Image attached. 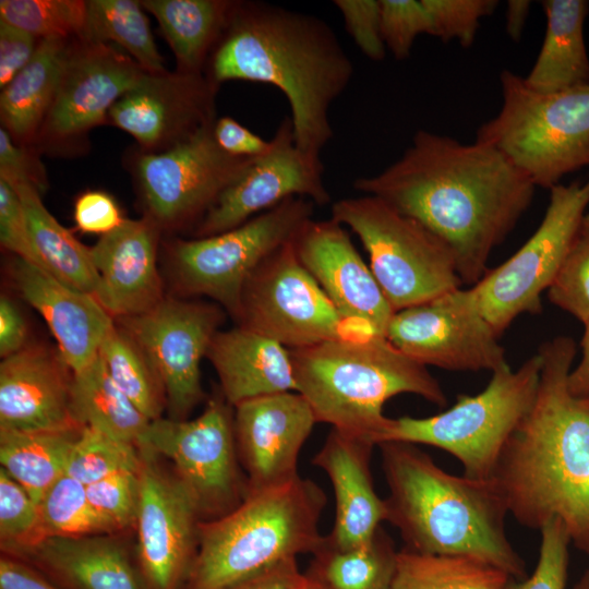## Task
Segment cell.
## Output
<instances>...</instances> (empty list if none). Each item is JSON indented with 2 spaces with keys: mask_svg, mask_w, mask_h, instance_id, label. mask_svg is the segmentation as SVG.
Returning <instances> with one entry per match:
<instances>
[{
  "mask_svg": "<svg viewBox=\"0 0 589 589\" xmlns=\"http://www.w3.org/2000/svg\"><path fill=\"white\" fill-rule=\"evenodd\" d=\"M353 189L418 220L455 255L461 284L488 272L495 247L529 208L536 187L501 152L419 130L399 159Z\"/></svg>",
  "mask_w": 589,
  "mask_h": 589,
  "instance_id": "1",
  "label": "cell"
},
{
  "mask_svg": "<svg viewBox=\"0 0 589 589\" xmlns=\"http://www.w3.org/2000/svg\"><path fill=\"white\" fill-rule=\"evenodd\" d=\"M576 351L568 336L539 347L536 397L492 479L520 525L540 530L556 518L572 544L589 555V395H574L567 384Z\"/></svg>",
  "mask_w": 589,
  "mask_h": 589,
  "instance_id": "2",
  "label": "cell"
},
{
  "mask_svg": "<svg viewBox=\"0 0 589 589\" xmlns=\"http://www.w3.org/2000/svg\"><path fill=\"white\" fill-rule=\"evenodd\" d=\"M353 63L323 19L264 1H235L205 75L277 87L290 107L293 139L321 157L334 136L333 103L346 91Z\"/></svg>",
  "mask_w": 589,
  "mask_h": 589,
  "instance_id": "3",
  "label": "cell"
},
{
  "mask_svg": "<svg viewBox=\"0 0 589 589\" xmlns=\"http://www.w3.org/2000/svg\"><path fill=\"white\" fill-rule=\"evenodd\" d=\"M377 447L388 489L385 521L399 531L405 548L470 556L513 579L527 577L526 563L506 533L508 508L492 478L452 474L414 444Z\"/></svg>",
  "mask_w": 589,
  "mask_h": 589,
  "instance_id": "4",
  "label": "cell"
},
{
  "mask_svg": "<svg viewBox=\"0 0 589 589\" xmlns=\"http://www.w3.org/2000/svg\"><path fill=\"white\" fill-rule=\"evenodd\" d=\"M296 392L317 422L376 440L387 423L384 405L413 394L444 407L445 392L428 368L408 358L384 336L359 334L290 350Z\"/></svg>",
  "mask_w": 589,
  "mask_h": 589,
  "instance_id": "5",
  "label": "cell"
},
{
  "mask_svg": "<svg viewBox=\"0 0 589 589\" xmlns=\"http://www.w3.org/2000/svg\"><path fill=\"white\" fill-rule=\"evenodd\" d=\"M326 494L301 478L250 492L228 514L199 527L197 551L182 589H228L283 561L313 554L324 542Z\"/></svg>",
  "mask_w": 589,
  "mask_h": 589,
  "instance_id": "6",
  "label": "cell"
},
{
  "mask_svg": "<svg viewBox=\"0 0 589 589\" xmlns=\"http://www.w3.org/2000/svg\"><path fill=\"white\" fill-rule=\"evenodd\" d=\"M500 83L501 108L478 128L477 142L501 152L536 188L550 190L589 167V84L544 93L509 70Z\"/></svg>",
  "mask_w": 589,
  "mask_h": 589,
  "instance_id": "7",
  "label": "cell"
},
{
  "mask_svg": "<svg viewBox=\"0 0 589 589\" xmlns=\"http://www.w3.org/2000/svg\"><path fill=\"white\" fill-rule=\"evenodd\" d=\"M541 371L538 353L517 370L505 363L494 370L477 395H459L447 410L425 418H388L376 440L441 448L461 464L464 474L491 479L500 455L530 409Z\"/></svg>",
  "mask_w": 589,
  "mask_h": 589,
  "instance_id": "8",
  "label": "cell"
},
{
  "mask_svg": "<svg viewBox=\"0 0 589 589\" xmlns=\"http://www.w3.org/2000/svg\"><path fill=\"white\" fill-rule=\"evenodd\" d=\"M330 213L360 239L370 269L395 312L460 287L450 248L383 200L366 194L345 197L332 205Z\"/></svg>",
  "mask_w": 589,
  "mask_h": 589,
  "instance_id": "9",
  "label": "cell"
},
{
  "mask_svg": "<svg viewBox=\"0 0 589 589\" xmlns=\"http://www.w3.org/2000/svg\"><path fill=\"white\" fill-rule=\"evenodd\" d=\"M313 212L311 200L290 197L228 231L173 240L168 252L175 289L182 297H207L233 317L250 275L292 241Z\"/></svg>",
  "mask_w": 589,
  "mask_h": 589,
  "instance_id": "10",
  "label": "cell"
},
{
  "mask_svg": "<svg viewBox=\"0 0 589 589\" xmlns=\"http://www.w3.org/2000/svg\"><path fill=\"white\" fill-rule=\"evenodd\" d=\"M231 407L223 395L215 396L195 419L151 421L137 445L172 462L202 521L228 514L249 494L247 476L239 468Z\"/></svg>",
  "mask_w": 589,
  "mask_h": 589,
  "instance_id": "11",
  "label": "cell"
},
{
  "mask_svg": "<svg viewBox=\"0 0 589 589\" xmlns=\"http://www.w3.org/2000/svg\"><path fill=\"white\" fill-rule=\"evenodd\" d=\"M589 205V178L550 189L544 216L532 236L474 285L482 312L501 336L521 314L542 311L551 286Z\"/></svg>",
  "mask_w": 589,
  "mask_h": 589,
  "instance_id": "12",
  "label": "cell"
},
{
  "mask_svg": "<svg viewBox=\"0 0 589 589\" xmlns=\"http://www.w3.org/2000/svg\"><path fill=\"white\" fill-rule=\"evenodd\" d=\"M237 326L276 340L289 350L359 334L299 262L292 241L267 256L245 281Z\"/></svg>",
  "mask_w": 589,
  "mask_h": 589,
  "instance_id": "13",
  "label": "cell"
},
{
  "mask_svg": "<svg viewBox=\"0 0 589 589\" xmlns=\"http://www.w3.org/2000/svg\"><path fill=\"white\" fill-rule=\"evenodd\" d=\"M213 127L214 122L166 151L142 152L134 160L145 216L161 231L191 225L195 228L256 158L224 152L215 141Z\"/></svg>",
  "mask_w": 589,
  "mask_h": 589,
  "instance_id": "14",
  "label": "cell"
},
{
  "mask_svg": "<svg viewBox=\"0 0 589 589\" xmlns=\"http://www.w3.org/2000/svg\"><path fill=\"white\" fill-rule=\"evenodd\" d=\"M145 73L115 45L73 38L33 146L56 155L83 151L89 131L109 123L110 109Z\"/></svg>",
  "mask_w": 589,
  "mask_h": 589,
  "instance_id": "15",
  "label": "cell"
},
{
  "mask_svg": "<svg viewBox=\"0 0 589 589\" xmlns=\"http://www.w3.org/2000/svg\"><path fill=\"white\" fill-rule=\"evenodd\" d=\"M385 337L426 368L493 372L507 363L500 336L485 318L472 287H459L395 312Z\"/></svg>",
  "mask_w": 589,
  "mask_h": 589,
  "instance_id": "16",
  "label": "cell"
},
{
  "mask_svg": "<svg viewBox=\"0 0 589 589\" xmlns=\"http://www.w3.org/2000/svg\"><path fill=\"white\" fill-rule=\"evenodd\" d=\"M225 312L216 303L165 297L143 314L115 320L155 365L171 419L185 420L203 400L201 361L220 329Z\"/></svg>",
  "mask_w": 589,
  "mask_h": 589,
  "instance_id": "17",
  "label": "cell"
},
{
  "mask_svg": "<svg viewBox=\"0 0 589 589\" xmlns=\"http://www.w3.org/2000/svg\"><path fill=\"white\" fill-rule=\"evenodd\" d=\"M140 503L135 520V557L146 589H182L192 563L202 521L196 502L176 473L143 448Z\"/></svg>",
  "mask_w": 589,
  "mask_h": 589,
  "instance_id": "18",
  "label": "cell"
},
{
  "mask_svg": "<svg viewBox=\"0 0 589 589\" xmlns=\"http://www.w3.org/2000/svg\"><path fill=\"white\" fill-rule=\"evenodd\" d=\"M323 175L321 157L297 146L291 119L286 116L271 139V148L219 195L194 233L202 238L228 231L290 197L326 205L330 194Z\"/></svg>",
  "mask_w": 589,
  "mask_h": 589,
  "instance_id": "19",
  "label": "cell"
},
{
  "mask_svg": "<svg viewBox=\"0 0 589 589\" xmlns=\"http://www.w3.org/2000/svg\"><path fill=\"white\" fill-rule=\"evenodd\" d=\"M218 87L205 73L147 72L113 105L108 121L143 152H163L215 122Z\"/></svg>",
  "mask_w": 589,
  "mask_h": 589,
  "instance_id": "20",
  "label": "cell"
},
{
  "mask_svg": "<svg viewBox=\"0 0 589 589\" xmlns=\"http://www.w3.org/2000/svg\"><path fill=\"white\" fill-rule=\"evenodd\" d=\"M292 244L338 313L358 330L385 337L395 311L344 226L333 218L310 219Z\"/></svg>",
  "mask_w": 589,
  "mask_h": 589,
  "instance_id": "21",
  "label": "cell"
},
{
  "mask_svg": "<svg viewBox=\"0 0 589 589\" xmlns=\"http://www.w3.org/2000/svg\"><path fill=\"white\" fill-rule=\"evenodd\" d=\"M235 408V433L249 493L299 477L298 457L314 424L312 408L297 392L249 399Z\"/></svg>",
  "mask_w": 589,
  "mask_h": 589,
  "instance_id": "22",
  "label": "cell"
},
{
  "mask_svg": "<svg viewBox=\"0 0 589 589\" xmlns=\"http://www.w3.org/2000/svg\"><path fill=\"white\" fill-rule=\"evenodd\" d=\"M73 371L58 348L28 344L0 363V428L81 429L71 409Z\"/></svg>",
  "mask_w": 589,
  "mask_h": 589,
  "instance_id": "23",
  "label": "cell"
},
{
  "mask_svg": "<svg viewBox=\"0 0 589 589\" xmlns=\"http://www.w3.org/2000/svg\"><path fill=\"white\" fill-rule=\"evenodd\" d=\"M160 233L145 215L125 218L91 247L99 277L95 298L113 320L143 314L165 299L157 266Z\"/></svg>",
  "mask_w": 589,
  "mask_h": 589,
  "instance_id": "24",
  "label": "cell"
},
{
  "mask_svg": "<svg viewBox=\"0 0 589 589\" xmlns=\"http://www.w3.org/2000/svg\"><path fill=\"white\" fill-rule=\"evenodd\" d=\"M374 447L362 436L332 428L312 459L333 486L335 519L324 538L332 548H357L369 541L385 521V501L376 493L371 472Z\"/></svg>",
  "mask_w": 589,
  "mask_h": 589,
  "instance_id": "25",
  "label": "cell"
},
{
  "mask_svg": "<svg viewBox=\"0 0 589 589\" xmlns=\"http://www.w3.org/2000/svg\"><path fill=\"white\" fill-rule=\"evenodd\" d=\"M12 278L23 299L47 323L71 370L76 372L89 364L115 325V320L97 299L17 257Z\"/></svg>",
  "mask_w": 589,
  "mask_h": 589,
  "instance_id": "26",
  "label": "cell"
},
{
  "mask_svg": "<svg viewBox=\"0 0 589 589\" xmlns=\"http://www.w3.org/2000/svg\"><path fill=\"white\" fill-rule=\"evenodd\" d=\"M15 558L59 589H146L135 555L116 534L47 537Z\"/></svg>",
  "mask_w": 589,
  "mask_h": 589,
  "instance_id": "27",
  "label": "cell"
},
{
  "mask_svg": "<svg viewBox=\"0 0 589 589\" xmlns=\"http://www.w3.org/2000/svg\"><path fill=\"white\" fill-rule=\"evenodd\" d=\"M206 358L232 408L249 399L296 392L290 350L259 333L240 326L219 329Z\"/></svg>",
  "mask_w": 589,
  "mask_h": 589,
  "instance_id": "28",
  "label": "cell"
},
{
  "mask_svg": "<svg viewBox=\"0 0 589 589\" xmlns=\"http://www.w3.org/2000/svg\"><path fill=\"white\" fill-rule=\"evenodd\" d=\"M546 25L536 62L524 77L532 89L550 93L589 84L584 25L586 0H543Z\"/></svg>",
  "mask_w": 589,
  "mask_h": 589,
  "instance_id": "29",
  "label": "cell"
},
{
  "mask_svg": "<svg viewBox=\"0 0 589 589\" xmlns=\"http://www.w3.org/2000/svg\"><path fill=\"white\" fill-rule=\"evenodd\" d=\"M72 39H40L32 60L1 88L2 127L16 143L33 146L55 97Z\"/></svg>",
  "mask_w": 589,
  "mask_h": 589,
  "instance_id": "30",
  "label": "cell"
},
{
  "mask_svg": "<svg viewBox=\"0 0 589 589\" xmlns=\"http://www.w3.org/2000/svg\"><path fill=\"white\" fill-rule=\"evenodd\" d=\"M177 60V71L205 73L209 57L228 24L235 1L144 0Z\"/></svg>",
  "mask_w": 589,
  "mask_h": 589,
  "instance_id": "31",
  "label": "cell"
},
{
  "mask_svg": "<svg viewBox=\"0 0 589 589\" xmlns=\"http://www.w3.org/2000/svg\"><path fill=\"white\" fill-rule=\"evenodd\" d=\"M71 409L81 426L136 446L151 423L112 381L99 354L73 372Z\"/></svg>",
  "mask_w": 589,
  "mask_h": 589,
  "instance_id": "32",
  "label": "cell"
},
{
  "mask_svg": "<svg viewBox=\"0 0 589 589\" xmlns=\"http://www.w3.org/2000/svg\"><path fill=\"white\" fill-rule=\"evenodd\" d=\"M11 187L21 200L32 241L47 271L67 285L95 297L99 277L91 248L49 213L36 188L25 183Z\"/></svg>",
  "mask_w": 589,
  "mask_h": 589,
  "instance_id": "33",
  "label": "cell"
},
{
  "mask_svg": "<svg viewBox=\"0 0 589 589\" xmlns=\"http://www.w3.org/2000/svg\"><path fill=\"white\" fill-rule=\"evenodd\" d=\"M81 429L19 431L0 428L3 468L38 504L62 474Z\"/></svg>",
  "mask_w": 589,
  "mask_h": 589,
  "instance_id": "34",
  "label": "cell"
},
{
  "mask_svg": "<svg viewBox=\"0 0 589 589\" xmlns=\"http://www.w3.org/2000/svg\"><path fill=\"white\" fill-rule=\"evenodd\" d=\"M397 553L381 526L369 541L353 549L338 550L324 541L304 575L320 589H390Z\"/></svg>",
  "mask_w": 589,
  "mask_h": 589,
  "instance_id": "35",
  "label": "cell"
},
{
  "mask_svg": "<svg viewBox=\"0 0 589 589\" xmlns=\"http://www.w3.org/2000/svg\"><path fill=\"white\" fill-rule=\"evenodd\" d=\"M513 579L502 569L465 555L398 551L390 589H505Z\"/></svg>",
  "mask_w": 589,
  "mask_h": 589,
  "instance_id": "36",
  "label": "cell"
},
{
  "mask_svg": "<svg viewBox=\"0 0 589 589\" xmlns=\"http://www.w3.org/2000/svg\"><path fill=\"white\" fill-rule=\"evenodd\" d=\"M81 39L120 46L145 71L166 72L140 1L89 0Z\"/></svg>",
  "mask_w": 589,
  "mask_h": 589,
  "instance_id": "37",
  "label": "cell"
},
{
  "mask_svg": "<svg viewBox=\"0 0 589 589\" xmlns=\"http://www.w3.org/2000/svg\"><path fill=\"white\" fill-rule=\"evenodd\" d=\"M98 354L116 385L148 420L163 418L167 396L161 377L143 348L116 321Z\"/></svg>",
  "mask_w": 589,
  "mask_h": 589,
  "instance_id": "38",
  "label": "cell"
},
{
  "mask_svg": "<svg viewBox=\"0 0 589 589\" xmlns=\"http://www.w3.org/2000/svg\"><path fill=\"white\" fill-rule=\"evenodd\" d=\"M38 506L46 538L117 534L94 509L86 485L65 473L49 486Z\"/></svg>",
  "mask_w": 589,
  "mask_h": 589,
  "instance_id": "39",
  "label": "cell"
},
{
  "mask_svg": "<svg viewBox=\"0 0 589 589\" xmlns=\"http://www.w3.org/2000/svg\"><path fill=\"white\" fill-rule=\"evenodd\" d=\"M141 462L136 445L84 426L70 452L64 473L88 485L120 471H137Z\"/></svg>",
  "mask_w": 589,
  "mask_h": 589,
  "instance_id": "40",
  "label": "cell"
},
{
  "mask_svg": "<svg viewBox=\"0 0 589 589\" xmlns=\"http://www.w3.org/2000/svg\"><path fill=\"white\" fill-rule=\"evenodd\" d=\"M87 2L82 0H1L0 21L38 39L80 38L86 23Z\"/></svg>",
  "mask_w": 589,
  "mask_h": 589,
  "instance_id": "41",
  "label": "cell"
},
{
  "mask_svg": "<svg viewBox=\"0 0 589 589\" xmlns=\"http://www.w3.org/2000/svg\"><path fill=\"white\" fill-rule=\"evenodd\" d=\"M45 538L38 504L1 468L0 544L2 554L19 556Z\"/></svg>",
  "mask_w": 589,
  "mask_h": 589,
  "instance_id": "42",
  "label": "cell"
},
{
  "mask_svg": "<svg viewBox=\"0 0 589 589\" xmlns=\"http://www.w3.org/2000/svg\"><path fill=\"white\" fill-rule=\"evenodd\" d=\"M546 296L582 324L589 320V213L584 215Z\"/></svg>",
  "mask_w": 589,
  "mask_h": 589,
  "instance_id": "43",
  "label": "cell"
},
{
  "mask_svg": "<svg viewBox=\"0 0 589 589\" xmlns=\"http://www.w3.org/2000/svg\"><path fill=\"white\" fill-rule=\"evenodd\" d=\"M139 470L120 471L86 485L94 509L116 533L135 525L140 503Z\"/></svg>",
  "mask_w": 589,
  "mask_h": 589,
  "instance_id": "44",
  "label": "cell"
},
{
  "mask_svg": "<svg viewBox=\"0 0 589 589\" xmlns=\"http://www.w3.org/2000/svg\"><path fill=\"white\" fill-rule=\"evenodd\" d=\"M539 556L533 573L510 579L505 589H565L568 578L569 534L563 522L551 519L541 529Z\"/></svg>",
  "mask_w": 589,
  "mask_h": 589,
  "instance_id": "45",
  "label": "cell"
},
{
  "mask_svg": "<svg viewBox=\"0 0 589 589\" xmlns=\"http://www.w3.org/2000/svg\"><path fill=\"white\" fill-rule=\"evenodd\" d=\"M433 26V36L447 43L456 40L468 48L472 45L480 21L492 14L495 0H421Z\"/></svg>",
  "mask_w": 589,
  "mask_h": 589,
  "instance_id": "46",
  "label": "cell"
},
{
  "mask_svg": "<svg viewBox=\"0 0 589 589\" xmlns=\"http://www.w3.org/2000/svg\"><path fill=\"white\" fill-rule=\"evenodd\" d=\"M380 3L382 37L395 59H407L418 36H433L432 21L421 0H380Z\"/></svg>",
  "mask_w": 589,
  "mask_h": 589,
  "instance_id": "47",
  "label": "cell"
},
{
  "mask_svg": "<svg viewBox=\"0 0 589 589\" xmlns=\"http://www.w3.org/2000/svg\"><path fill=\"white\" fill-rule=\"evenodd\" d=\"M333 3L360 51L370 60H383L387 49L382 37L380 0H335Z\"/></svg>",
  "mask_w": 589,
  "mask_h": 589,
  "instance_id": "48",
  "label": "cell"
},
{
  "mask_svg": "<svg viewBox=\"0 0 589 589\" xmlns=\"http://www.w3.org/2000/svg\"><path fill=\"white\" fill-rule=\"evenodd\" d=\"M0 242L3 249L17 259L47 271L32 241L21 200L16 191L3 180H0Z\"/></svg>",
  "mask_w": 589,
  "mask_h": 589,
  "instance_id": "49",
  "label": "cell"
},
{
  "mask_svg": "<svg viewBox=\"0 0 589 589\" xmlns=\"http://www.w3.org/2000/svg\"><path fill=\"white\" fill-rule=\"evenodd\" d=\"M38 154L34 146L16 143L3 127L0 128V180L10 185L29 184L45 192L48 179Z\"/></svg>",
  "mask_w": 589,
  "mask_h": 589,
  "instance_id": "50",
  "label": "cell"
},
{
  "mask_svg": "<svg viewBox=\"0 0 589 589\" xmlns=\"http://www.w3.org/2000/svg\"><path fill=\"white\" fill-rule=\"evenodd\" d=\"M124 219L115 199L104 191H85L75 200L74 220L84 233L107 235Z\"/></svg>",
  "mask_w": 589,
  "mask_h": 589,
  "instance_id": "51",
  "label": "cell"
},
{
  "mask_svg": "<svg viewBox=\"0 0 589 589\" xmlns=\"http://www.w3.org/2000/svg\"><path fill=\"white\" fill-rule=\"evenodd\" d=\"M40 39L0 21V87L3 88L33 58Z\"/></svg>",
  "mask_w": 589,
  "mask_h": 589,
  "instance_id": "52",
  "label": "cell"
},
{
  "mask_svg": "<svg viewBox=\"0 0 589 589\" xmlns=\"http://www.w3.org/2000/svg\"><path fill=\"white\" fill-rule=\"evenodd\" d=\"M213 134L219 147L236 157L255 158L271 148V140L265 141L231 117L216 119Z\"/></svg>",
  "mask_w": 589,
  "mask_h": 589,
  "instance_id": "53",
  "label": "cell"
},
{
  "mask_svg": "<svg viewBox=\"0 0 589 589\" xmlns=\"http://www.w3.org/2000/svg\"><path fill=\"white\" fill-rule=\"evenodd\" d=\"M308 580L299 569L297 558L275 564L228 589H303Z\"/></svg>",
  "mask_w": 589,
  "mask_h": 589,
  "instance_id": "54",
  "label": "cell"
},
{
  "mask_svg": "<svg viewBox=\"0 0 589 589\" xmlns=\"http://www.w3.org/2000/svg\"><path fill=\"white\" fill-rule=\"evenodd\" d=\"M27 341V324L17 305L7 296L0 298V356L8 358L23 348Z\"/></svg>",
  "mask_w": 589,
  "mask_h": 589,
  "instance_id": "55",
  "label": "cell"
},
{
  "mask_svg": "<svg viewBox=\"0 0 589 589\" xmlns=\"http://www.w3.org/2000/svg\"><path fill=\"white\" fill-rule=\"evenodd\" d=\"M0 589H59L43 574L19 558L1 555Z\"/></svg>",
  "mask_w": 589,
  "mask_h": 589,
  "instance_id": "56",
  "label": "cell"
},
{
  "mask_svg": "<svg viewBox=\"0 0 589 589\" xmlns=\"http://www.w3.org/2000/svg\"><path fill=\"white\" fill-rule=\"evenodd\" d=\"M584 325L581 358L577 366L569 372L567 381L570 393L577 396L589 395V320Z\"/></svg>",
  "mask_w": 589,
  "mask_h": 589,
  "instance_id": "57",
  "label": "cell"
},
{
  "mask_svg": "<svg viewBox=\"0 0 589 589\" xmlns=\"http://www.w3.org/2000/svg\"><path fill=\"white\" fill-rule=\"evenodd\" d=\"M531 2L528 0H509L506 11V32L517 41L520 39Z\"/></svg>",
  "mask_w": 589,
  "mask_h": 589,
  "instance_id": "58",
  "label": "cell"
},
{
  "mask_svg": "<svg viewBox=\"0 0 589 589\" xmlns=\"http://www.w3.org/2000/svg\"><path fill=\"white\" fill-rule=\"evenodd\" d=\"M573 589H589V568L580 576Z\"/></svg>",
  "mask_w": 589,
  "mask_h": 589,
  "instance_id": "59",
  "label": "cell"
},
{
  "mask_svg": "<svg viewBox=\"0 0 589 589\" xmlns=\"http://www.w3.org/2000/svg\"><path fill=\"white\" fill-rule=\"evenodd\" d=\"M303 589H320V588H317L315 585H313L312 582H310L308 580V582H306V585H305V587Z\"/></svg>",
  "mask_w": 589,
  "mask_h": 589,
  "instance_id": "60",
  "label": "cell"
}]
</instances>
